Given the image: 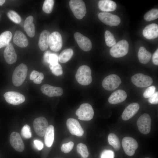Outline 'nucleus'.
Listing matches in <instances>:
<instances>
[{
    "label": "nucleus",
    "mask_w": 158,
    "mask_h": 158,
    "mask_svg": "<svg viewBox=\"0 0 158 158\" xmlns=\"http://www.w3.org/2000/svg\"><path fill=\"white\" fill-rule=\"evenodd\" d=\"M91 71L88 66L83 65L78 69L75 74V78L78 83L83 85H87L92 82Z\"/></svg>",
    "instance_id": "1"
},
{
    "label": "nucleus",
    "mask_w": 158,
    "mask_h": 158,
    "mask_svg": "<svg viewBox=\"0 0 158 158\" xmlns=\"http://www.w3.org/2000/svg\"><path fill=\"white\" fill-rule=\"evenodd\" d=\"M27 71V67L24 63H21L16 67L12 78V82L14 86L18 87L23 83L26 78Z\"/></svg>",
    "instance_id": "2"
},
{
    "label": "nucleus",
    "mask_w": 158,
    "mask_h": 158,
    "mask_svg": "<svg viewBox=\"0 0 158 158\" xmlns=\"http://www.w3.org/2000/svg\"><path fill=\"white\" fill-rule=\"evenodd\" d=\"M129 44L125 40H122L112 46L110 50L111 55L115 58H119L125 56L128 51Z\"/></svg>",
    "instance_id": "3"
},
{
    "label": "nucleus",
    "mask_w": 158,
    "mask_h": 158,
    "mask_svg": "<svg viewBox=\"0 0 158 158\" xmlns=\"http://www.w3.org/2000/svg\"><path fill=\"white\" fill-rule=\"evenodd\" d=\"M71 9L75 17L81 19L86 13V9L85 3L81 0H71L69 2Z\"/></svg>",
    "instance_id": "4"
},
{
    "label": "nucleus",
    "mask_w": 158,
    "mask_h": 158,
    "mask_svg": "<svg viewBox=\"0 0 158 158\" xmlns=\"http://www.w3.org/2000/svg\"><path fill=\"white\" fill-rule=\"evenodd\" d=\"M78 118L83 121H89L93 118L94 111L91 105L87 103L81 104L76 111Z\"/></svg>",
    "instance_id": "5"
},
{
    "label": "nucleus",
    "mask_w": 158,
    "mask_h": 158,
    "mask_svg": "<svg viewBox=\"0 0 158 158\" xmlns=\"http://www.w3.org/2000/svg\"><path fill=\"white\" fill-rule=\"evenodd\" d=\"M121 83V80L118 75L112 74L107 76L104 79L102 85L105 90L111 91L117 88Z\"/></svg>",
    "instance_id": "6"
},
{
    "label": "nucleus",
    "mask_w": 158,
    "mask_h": 158,
    "mask_svg": "<svg viewBox=\"0 0 158 158\" xmlns=\"http://www.w3.org/2000/svg\"><path fill=\"white\" fill-rule=\"evenodd\" d=\"M122 145L126 154L130 156L134 154L138 146V142L136 140L130 137L123 138L122 141Z\"/></svg>",
    "instance_id": "7"
},
{
    "label": "nucleus",
    "mask_w": 158,
    "mask_h": 158,
    "mask_svg": "<svg viewBox=\"0 0 158 158\" xmlns=\"http://www.w3.org/2000/svg\"><path fill=\"white\" fill-rule=\"evenodd\" d=\"M151 123V120L150 115L145 113L139 118L137 125L140 132L144 134H147L150 131Z\"/></svg>",
    "instance_id": "8"
},
{
    "label": "nucleus",
    "mask_w": 158,
    "mask_h": 158,
    "mask_svg": "<svg viewBox=\"0 0 158 158\" xmlns=\"http://www.w3.org/2000/svg\"><path fill=\"white\" fill-rule=\"evenodd\" d=\"M131 80L135 86L139 87H147L151 85L153 83V80L151 77L141 73L133 75Z\"/></svg>",
    "instance_id": "9"
},
{
    "label": "nucleus",
    "mask_w": 158,
    "mask_h": 158,
    "mask_svg": "<svg viewBox=\"0 0 158 158\" xmlns=\"http://www.w3.org/2000/svg\"><path fill=\"white\" fill-rule=\"evenodd\" d=\"M99 20L105 24L111 26H117L121 22L120 18L117 16L106 12H100L98 15Z\"/></svg>",
    "instance_id": "10"
},
{
    "label": "nucleus",
    "mask_w": 158,
    "mask_h": 158,
    "mask_svg": "<svg viewBox=\"0 0 158 158\" xmlns=\"http://www.w3.org/2000/svg\"><path fill=\"white\" fill-rule=\"evenodd\" d=\"M33 125L36 133L40 137L44 135L49 126L46 119L42 116L35 118L33 121Z\"/></svg>",
    "instance_id": "11"
},
{
    "label": "nucleus",
    "mask_w": 158,
    "mask_h": 158,
    "mask_svg": "<svg viewBox=\"0 0 158 158\" xmlns=\"http://www.w3.org/2000/svg\"><path fill=\"white\" fill-rule=\"evenodd\" d=\"M62 44V37L59 32L55 31L50 34L49 46L51 50L55 52L59 51L61 49Z\"/></svg>",
    "instance_id": "12"
},
{
    "label": "nucleus",
    "mask_w": 158,
    "mask_h": 158,
    "mask_svg": "<svg viewBox=\"0 0 158 158\" xmlns=\"http://www.w3.org/2000/svg\"><path fill=\"white\" fill-rule=\"evenodd\" d=\"M4 96L6 101L13 105H18L25 101L24 96L21 93L15 91H8L5 93Z\"/></svg>",
    "instance_id": "13"
},
{
    "label": "nucleus",
    "mask_w": 158,
    "mask_h": 158,
    "mask_svg": "<svg viewBox=\"0 0 158 158\" xmlns=\"http://www.w3.org/2000/svg\"><path fill=\"white\" fill-rule=\"evenodd\" d=\"M66 124L68 129L71 134L78 136H81L83 135L84 130L77 120L69 118L67 120Z\"/></svg>",
    "instance_id": "14"
},
{
    "label": "nucleus",
    "mask_w": 158,
    "mask_h": 158,
    "mask_svg": "<svg viewBox=\"0 0 158 158\" xmlns=\"http://www.w3.org/2000/svg\"><path fill=\"white\" fill-rule=\"evenodd\" d=\"M75 39L80 48L83 51H90L92 48V44L90 40L79 32L74 34Z\"/></svg>",
    "instance_id": "15"
},
{
    "label": "nucleus",
    "mask_w": 158,
    "mask_h": 158,
    "mask_svg": "<svg viewBox=\"0 0 158 158\" xmlns=\"http://www.w3.org/2000/svg\"><path fill=\"white\" fill-rule=\"evenodd\" d=\"M10 141L12 146L17 151L22 152L24 150V144L18 133L12 132L10 136Z\"/></svg>",
    "instance_id": "16"
},
{
    "label": "nucleus",
    "mask_w": 158,
    "mask_h": 158,
    "mask_svg": "<svg viewBox=\"0 0 158 158\" xmlns=\"http://www.w3.org/2000/svg\"><path fill=\"white\" fill-rule=\"evenodd\" d=\"M40 89L43 94L50 97L61 96L63 93L61 88L52 86L47 84L43 85Z\"/></svg>",
    "instance_id": "17"
},
{
    "label": "nucleus",
    "mask_w": 158,
    "mask_h": 158,
    "mask_svg": "<svg viewBox=\"0 0 158 158\" xmlns=\"http://www.w3.org/2000/svg\"><path fill=\"white\" fill-rule=\"evenodd\" d=\"M4 57L6 62L11 64L16 62L17 56L14 48L11 43L6 46L4 52Z\"/></svg>",
    "instance_id": "18"
},
{
    "label": "nucleus",
    "mask_w": 158,
    "mask_h": 158,
    "mask_svg": "<svg viewBox=\"0 0 158 158\" xmlns=\"http://www.w3.org/2000/svg\"><path fill=\"white\" fill-rule=\"evenodd\" d=\"M140 108L139 104L133 103L129 105L125 109L121 115L122 119L126 121L133 117L138 112Z\"/></svg>",
    "instance_id": "19"
},
{
    "label": "nucleus",
    "mask_w": 158,
    "mask_h": 158,
    "mask_svg": "<svg viewBox=\"0 0 158 158\" xmlns=\"http://www.w3.org/2000/svg\"><path fill=\"white\" fill-rule=\"evenodd\" d=\"M143 36L149 40L156 38L158 36V26L155 23H152L146 26L142 32Z\"/></svg>",
    "instance_id": "20"
},
{
    "label": "nucleus",
    "mask_w": 158,
    "mask_h": 158,
    "mask_svg": "<svg viewBox=\"0 0 158 158\" xmlns=\"http://www.w3.org/2000/svg\"><path fill=\"white\" fill-rule=\"evenodd\" d=\"M127 97V93L124 91L122 90H118L111 94L108 101L111 104H116L124 101Z\"/></svg>",
    "instance_id": "21"
},
{
    "label": "nucleus",
    "mask_w": 158,
    "mask_h": 158,
    "mask_svg": "<svg viewBox=\"0 0 158 158\" xmlns=\"http://www.w3.org/2000/svg\"><path fill=\"white\" fill-rule=\"evenodd\" d=\"M14 43L19 47L24 48L28 44V40L26 36L21 31L17 30L15 33L13 37Z\"/></svg>",
    "instance_id": "22"
},
{
    "label": "nucleus",
    "mask_w": 158,
    "mask_h": 158,
    "mask_svg": "<svg viewBox=\"0 0 158 158\" xmlns=\"http://www.w3.org/2000/svg\"><path fill=\"white\" fill-rule=\"evenodd\" d=\"M99 9L104 12L113 11L116 8V4L114 1L110 0H101L98 3Z\"/></svg>",
    "instance_id": "23"
},
{
    "label": "nucleus",
    "mask_w": 158,
    "mask_h": 158,
    "mask_svg": "<svg viewBox=\"0 0 158 158\" xmlns=\"http://www.w3.org/2000/svg\"><path fill=\"white\" fill-rule=\"evenodd\" d=\"M50 33L47 30H44L41 33L38 42V45L40 49L42 51L46 50L49 45V40Z\"/></svg>",
    "instance_id": "24"
},
{
    "label": "nucleus",
    "mask_w": 158,
    "mask_h": 158,
    "mask_svg": "<svg viewBox=\"0 0 158 158\" xmlns=\"http://www.w3.org/2000/svg\"><path fill=\"white\" fill-rule=\"evenodd\" d=\"M33 16H29L26 18L24 25V30L30 37H32L35 35V27L33 23Z\"/></svg>",
    "instance_id": "25"
},
{
    "label": "nucleus",
    "mask_w": 158,
    "mask_h": 158,
    "mask_svg": "<svg viewBox=\"0 0 158 158\" xmlns=\"http://www.w3.org/2000/svg\"><path fill=\"white\" fill-rule=\"evenodd\" d=\"M54 126H48L44 135V141L46 146L50 147L52 145L54 139Z\"/></svg>",
    "instance_id": "26"
},
{
    "label": "nucleus",
    "mask_w": 158,
    "mask_h": 158,
    "mask_svg": "<svg viewBox=\"0 0 158 158\" xmlns=\"http://www.w3.org/2000/svg\"><path fill=\"white\" fill-rule=\"evenodd\" d=\"M152 56L151 54L143 47H141L138 53V57L140 62L143 64L147 63Z\"/></svg>",
    "instance_id": "27"
},
{
    "label": "nucleus",
    "mask_w": 158,
    "mask_h": 158,
    "mask_svg": "<svg viewBox=\"0 0 158 158\" xmlns=\"http://www.w3.org/2000/svg\"><path fill=\"white\" fill-rule=\"evenodd\" d=\"M73 54L71 49H67L63 51L58 56V60L61 63H64L69 60Z\"/></svg>",
    "instance_id": "28"
},
{
    "label": "nucleus",
    "mask_w": 158,
    "mask_h": 158,
    "mask_svg": "<svg viewBox=\"0 0 158 158\" xmlns=\"http://www.w3.org/2000/svg\"><path fill=\"white\" fill-rule=\"evenodd\" d=\"M12 36L11 32L5 31L0 35V48L6 46L10 43Z\"/></svg>",
    "instance_id": "29"
},
{
    "label": "nucleus",
    "mask_w": 158,
    "mask_h": 158,
    "mask_svg": "<svg viewBox=\"0 0 158 158\" xmlns=\"http://www.w3.org/2000/svg\"><path fill=\"white\" fill-rule=\"evenodd\" d=\"M109 143L112 146L116 151L118 150L121 147V144L118 137L114 133H111L108 136Z\"/></svg>",
    "instance_id": "30"
},
{
    "label": "nucleus",
    "mask_w": 158,
    "mask_h": 158,
    "mask_svg": "<svg viewBox=\"0 0 158 158\" xmlns=\"http://www.w3.org/2000/svg\"><path fill=\"white\" fill-rule=\"evenodd\" d=\"M104 37L106 44L108 47H112L116 43L114 36L109 31L107 30L105 32Z\"/></svg>",
    "instance_id": "31"
},
{
    "label": "nucleus",
    "mask_w": 158,
    "mask_h": 158,
    "mask_svg": "<svg viewBox=\"0 0 158 158\" xmlns=\"http://www.w3.org/2000/svg\"><path fill=\"white\" fill-rule=\"evenodd\" d=\"M158 18V10L154 8L147 12L144 15V18L147 21H150Z\"/></svg>",
    "instance_id": "32"
},
{
    "label": "nucleus",
    "mask_w": 158,
    "mask_h": 158,
    "mask_svg": "<svg viewBox=\"0 0 158 158\" xmlns=\"http://www.w3.org/2000/svg\"><path fill=\"white\" fill-rule=\"evenodd\" d=\"M77 152L80 154L82 158H87L89 153L86 146L82 143H79L77 146Z\"/></svg>",
    "instance_id": "33"
},
{
    "label": "nucleus",
    "mask_w": 158,
    "mask_h": 158,
    "mask_svg": "<svg viewBox=\"0 0 158 158\" xmlns=\"http://www.w3.org/2000/svg\"><path fill=\"white\" fill-rule=\"evenodd\" d=\"M49 67L52 73L55 75H60L63 73L62 67L58 63L49 64Z\"/></svg>",
    "instance_id": "34"
},
{
    "label": "nucleus",
    "mask_w": 158,
    "mask_h": 158,
    "mask_svg": "<svg viewBox=\"0 0 158 158\" xmlns=\"http://www.w3.org/2000/svg\"><path fill=\"white\" fill-rule=\"evenodd\" d=\"M54 1L53 0H46L43 5L42 9L45 13H49L52 11Z\"/></svg>",
    "instance_id": "35"
},
{
    "label": "nucleus",
    "mask_w": 158,
    "mask_h": 158,
    "mask_svg": "<svg viewBox=\"0 0 158 158\" xmlns=\"http://www.w3.org/2000/svg\"><path fill=\"white\" fill-rule=\"evenodd\" d=\"M9 18L13 22L20 23L21 21V18L20 15L16 12L13 10L9 11L7 13Z\"/></svg>",
    "instance_id": "36"
},
{
    "label": "nucleus",
    "mask_w": 158,
    "mask_h": 158,
    "mask_svg": "<svg viewBox=\"0 0 158 158\" xmlns=\"http://www.w3.org/2000/svg\"><path fill=\"white\" fill-rule=\"evenodd\" d=\"M22 136L26 139H29L32 137V133L30 126L28 124L25 125L22 128L21 131Z\"/></svg>",
    "instance_id": "37"
},
{
    "label": "nucleus",
    "mask_w": 158,
    "mask_h": 158,
    "mask_svg": "<svg viewBox=\"0 0 158 158\" xmlns=\"http://www.w3.org/2000/svg\"><path fill=\"white\" fill-rule=\"evenodd\" d=\"M74 145V143L72 141L64 143L62 145L61 147V150L65 153H68L72 149Z\"/></svg>",
    "instance_id": "38"
},
{
    "label": "nucleus",
    "mask_w": 158,
    "mask_h": 158,
    "mask_svg": "<svg viewBox=\"0 0 158 158\" xmlns=\"http://www.w3.org/2000/svg\"><path fill=\"white\" fill-rule=\"evenodd\" d=\"M156 88L154 86L148 87L145 91L143 95L145 98H149L155 92Z\"/></svg>",
    "instance_id": "39"
},
{
    "label": "nucleus",
    "mask_w": 158,
    "mask_h": 158,
    "mask_svg": "<svg viewBox=\"0 0 158 158\" xmlns=\"http://www.w3.org/2000/svg\"><path fill=\"white\" fill-rule=\"evenodd\" d=\"M114 153L111 150H105L101 153L100 158H114Z\"/></svg>",
    "instance_id": "40"
},
{
    "label": "nucleus",
    "mask_w": 158,
    "mask_h": 158,
    "mask_svg": "<svg viewBox=\"0 0 158 158\" xmlns=\"http://www.w3.org/2000/svg\"><path fill=\"white\" fill-rule=\"evenodd\" d=\"M58 57L57 54L51 53L50 54L48 63L49 64H53L58 63Z\"/></svg>",
    "instance_id": "41"
},
{
    "label": "nucleus",
    "mask_w": 158,
    "mask_h": 158,
    "mask_svg": "<svg viewBox=\"0 0 158 158\" xmlns=\"http://www.w3.org/2000/svg\"><path fill=\"white\" fill-rule=\"evenodd\" d=\"M149 102L151 104H157L158 103V92H155L148 99Z\"/></svg>",
    "instance_id": "42"
},
{
    "label": "nucleus",
    "mask_w": 158,
    "mask_h": 158,
    "mask_svg": "<svg viewBox=\"0 0 158 158\" xmlns=\"http://www.w3.org/2000/svg\"><path fill=\"white\" fill-rule=\"evenodd\" d=\"M34 144L35 147L38 150H41L43 148L44 144L40 140H35L34 141Z\"/></svg>",
    "instance_id": "43"
},
{
    "label": "nucleus",
    "mask_w": 158,
    "mask_h": 158,
    "mask_svg": "<svg viewBox=\"0 0 158 158\" xmlns=\"http://www.w3.org/2000/svg\"><path fill=\"white\" fill-rule=\"evenodd\" d=\"M152 61L153 63L156 65H158V49H157L154 52L152 56Z\"/></svg>",
    "instance_id": "44"
},
{
    "label": "nucleus",
    "mask_w": 158,
    "mask_h": 158,
    "mask_svg": "<svg viewBox=\"0 0 158 158\" xmlns=\"http://www.w3.org/2000/svg\"><path fill=\"white\" fill-rule=\"evenodd\" d=\"M44 77L43 74L42 73H40L38 76L33 80V82L36 84H40L42 82V80L44 79Z\"/></svg>",
    "instance_id": "45"
},
{
    "label": "nucleus",
    "mask_w": 158,
    "mask_h": 158,
    "mask_svg": "<svg viewBox=\"0 0 158 158\" xmlns=\"http://www.w3.org/2000/svg\"><path fill=\"white\" fill-rule=\"evenodd\" d=\"M39 73L40 72L36 71L34 70L32 71L30 75V79L31 80H34L38 76Z\"/></svg>",
    "instance_id": "46"
},
{
    "label": "nucleus",
    "mask_w": 158,
    "mask_h": 158,
    "mask_svg": "<svg viewBox=\"0 0 158 158\" xmlns=\"http://www.w3.org/2000/svg\"><path fill=\"white\" fill-rule=\"evenodd\" d=\"M51 53L49 51H47L44 52L43 55V59L45 62L48 63L49 56Z\"/></svg>",
    "instance_id": "47"
},
{
    "label": "nucleus",
    "mask_w": 158,
    "mask_h": 158,
    "mask_svg": "<svg viewBox=\"0 0 158 158\" xmlns=\"http://www.w3.org/2000/svg\"><path fill=\"white\" fill-rule=\"evenodd\" d=\"M5 0H0V6L3 5L5 2Z\"/></svg>",
    "instance_id": "48"
},
{
    "label": "nucleus",
    "mask_w": 158,
    "mask_h": 158,
    "mask_svg": "<svg viewBox=\"0 0 158 158\" xmlns=\"http://www.w3.org/2000/svg\"></svg>",
    "instance_id": "49"
},
{
    "label": "nucleus",
    "mask_w": 158,
    "mask_h": 158,
    "mask_svg": "<svg viewBox=\"0 0 158 158\" xmlns=\"http://www.w3.org/2000/svg\"></svg>",
    "instance_id": "50"
}]
</instances>
